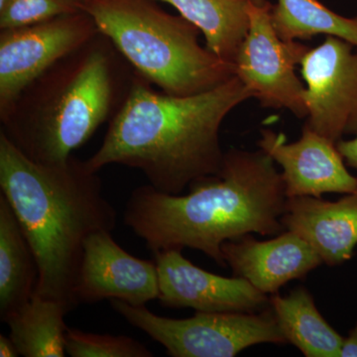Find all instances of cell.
Masks as SVG:
<instances>
[{
  "label": "cell",
  "instance_id": "cell-23",
  "mask_svg": "<svg viewBox=\"0 0 357 357\" xmlns=\"http://www.w3.org/2000/svg\"><path fill=\"white\" fill-rule=\"evenodd\" d=\"M340 357H357V324L345 337L340 349Z\"/></svg>",
  "mask_w": 357,
  "mask_h": 357
},
{
  "label": "cell",
  "instance_id": "cell-2",
  "mask_svg": "<svg viewBox=\"0 0 357 357\" xmlns=\"http://www.w3.org/2000/svg\"><path fill=\"white\" fill-rule=\"evenodd\" d=\"M275 164L260 148L230 149L220 172L195 182L189 194H166L149 184L136 188L124 222L153 253L189 248L227 266V241L285 231L281 218L288 198Z\"/></svg>",
  "mask_w": 357,
  "mask_h": 357
},
{
  "label": "cell",
  "instance_id": "cell-1",
  "mask_svg": "<svg viewBox=\"0 0 357 357\" xmlns=\"http://www.w3.org/2000/svg\"><path fill=\"white\" fill-rule=\"evenodd\" d=\"M249 98L252 93L236 76L211 91L180 96L156 91L136 74L102 145L86 162L96 172L112 164L137 169L157 191L182 194L220 172V126Z\"/></svg>",
  "mask_w": 357,
  "mask_h": 357
},
{
  "label": "cell",
  "instance_id": "cell-9",
  "mask_svg": "<svg viewBox=\"0 0 357 357\" xmlns=\"http://www.w3.org/2000/svg\"><path fill=\"white\" fill-rule=\"evenodd\" d=\"M305 79V126L333 142L357 134V47L326 36L300 63Z\"/></svg>",
  "mask_w": 357,
  "mask_h": 357
},
{
  "label": "cell",
  "instance_id": "cell-14",
  "mask_svg": "<svg viewBox=\"0 0 357 357\" xmlns=\"http://www.w3.org/2000/svg\"><path fill=\"white\" fill-rule=\"evenodd\" d=\"M281 222L285 230L306 241L323 263L337 266L351 259L357 245V192L335 202L288 198Z\"/></svg>",
  "mask_w": 357,
  "mask_h": 357
},
{
  "label": "cell",
  "instance_id": "cell-16",
  "mask_svg": "<svg viewBox=\"0 0 357 357\" xmlns=\"http://www.w3.org/2000/svg\"><path fill=\"white\" fill-rule=\"evenodd\" d=\"M270 306L288 344L306 357H340L344 337L328 325L311 293L297 287L288 295L273 294Z\"/></svg>",
  "mask_w": 357,
  "mask_h": 357
},
{
  "label": "cell",
  "instance_id": "cell-21",
  "mask_svg": "<svg viewBox=\"0 0 357 357\" xmlns=\"http://www.w3.org/2000/svg\"><path fill=\"white\" fill-rule=\"evenodd\" d=\"M81 10L79 0H8L0 9V30L37 24Z\"/></svg>",
  "mask_w": 357,
  "mask_h": 357
},
{
  "label": "cell",
  "instance_id": "cell-15",
  "mask_svg": "<svg viewBox=\"0 0 357 357\" xmlns=\"http://www.w3.org/2000/svg\"><path fill=\"white\" fill-rule=\"evenodd\" d=\"M39 269L20 223L0 194V319H7L36 292Z\"/></svg>",
  "mask_w": 357,
  "mask_h": 357
},
{
  "label": "cell",
  "instance_id": "cell-7",
  "mask_svg": "<svg viewBox=\"0 0 357 357\" xmlns=\"http://www.w3.org/2000/svg\"><path fill=\"white\" fill-rule=\"evenodd\" d=\"M272 8L267 0H248V31L237 52L234 72L262 107L288 109L306 119L305 86L296 66L310 48L279 36Z\"/></svg>",
  "mask_w": 357,
  "mask_h": 357
},
{
  "label": "cell",
  "instance_id": "cell-19",
  "mask_svg": "<svg viewBox=\"0 0 357 357\" xmlns=\"http://www.w3.org/2000/svg\"><path fill=\"white\" fill-rule=\"evenodd\" d=\"M272 20L279 36L285 41L326 35L357 47V17L333 13L319 0H278L272 8Z\"/></svg>",
  "mask_w": 357,
  "mask_h": 357
},
{
  "label": "cell",
  "instance_id": "cell-6",
  "mask_svg": "<svg viewBox=\"0 0 357 357\" xmlns=\"http://www.w3.org/2000/svg\"><path fill=\"white\" fill-rule=\"evenodd\" d=\"M110 306L173 357H234L253 345L288 344L271 306L256 312H196L188 319L158 316L116 299Z\"/></svg>",
  "mask_w": 357,
  "mask_h": 357
},
{
  "label": "cell",
  "instance_id": "cell-10",
  "mask_svg": "<svg viewBox=\"0 0 357 357\" xmlns=\"http://www.w3.org/2000/svg\"><path fill=\"white\" fill-rule=\"evenodd\" d=\"M159 294L155 261L129 255L114 241L112 231L102 230L86 238L74 291L77 306L112 299L146 306L158 300Z\"/></svg>",
  "mask_w": 357,
  "mask_h": 357
},
{
  "label": "cell",
  "instance_id": "cell-22",
  "mask_svg": "<svg viewBox=\"0 0 357 357\" xmlns=\"http://www.w3.org/2000/svg\"><path fill=\"white\" fill-rule=\"evenodd\" d=\"M337 146L345 163L357 171V134L354 139L338 141Z\"/></svg>",
  "mask_w": 357,
  "mask_h": 357
},
{
  "label": "cell",
  "instance_id": "cell-17",
  "mask_svg": "<svg viewBox=\"0 0 357 357\" xmlns=\"http://www.w3.org/2000/svg\"><path fill=\"white\" fill-rule=\"evenodd\" d=\"M199 28L206 48L234 65L248 31V0H159Z\"/></svg>",
  "mask_w": 357,
  "mask_h": 357
},
{
  "label": "cell",
  "instance_id": "cell-12",
  "mask_svg": "<svg viewBox=\"0 0 357 357\" xmlns=\"http://www.w3.org/2000/svg\"><path fill=\"white\" fill-rule=\"evenodd\" d=\"M258 146L281 167L287 198L357 192V178L347 171L337 143L307 126L300 139L292 143H287L284 134L263 129Z\"/></svg>",
  "mask_w": 357,
  "mask_h": 357
},
{
  "label": "cell",
  "instance_id": "cell-4",
  "mask_svg": "<svg viewBox=\"0 0 357 357\" xmlns=\"http://www.w3.org/2000/svg\"><path fill=\"white\" fill-rule=\"evenodd\" d=\"M135 75L98 32L20 93L0 115L1 131L33 161L62 163L112 119Z\"/></svg>",
  "mask_w": 357,
  "mask_h": 357
},
{
  "label": "cell",
  "instance_id": "cell-3",
  "mask_svg": "<svg viewBox=\"0 0 357 357\" xmlns=\"http://www.w3.org/2000/svg\"><path fill=\"white\" fill-rule=\"evenodd\" d=\"M98 173L73 155L62 163L33 161L0 130V190L36 258L35 294L69 312L77 307L74 291L86 238L116 227V210Z\"/></svg>",
  "mask_w": 357,
  "mask_h": 357
},
{
  "label": "cell",
  "instance_id": "cell-24",
  "mask_svg": "<svg viewBox=\"0 0 357 357\" xmlns=\"http://www.w3.org/2000/svg\"><path fill=\"white\" fill-rule=\"evenodd\" d=\"M18 356H20V352L10 337L0 335V356L16 357Z\"/></svg>",
  "mask_w": 357,
  "mask_h": 357
},
{
  "label": "cell",
  "instance_id": "cell-11",
  "mask_svg": "<svg viewBox=\"0 0 357 357\" xmlns=\"http://www.w3.org/2000/svg\"><path fill=\"white\" fill-rule=\"evenodd\" d=\"M159 277L158 300L164 307L196 312H256L270 307L266 294L241 277L211 273L192 264L182 250L154 253Z\"/></svg>",
  "mask_w": 357,
  "mask_h": 357
},
{
  "label": "cell",
  "instance_id": "cell-5",
  "mask_svg": "<svg viewBox=\"0 0 357 357\" xmlns=\"http://www.w3.org/2000/svg\"><path fill=\"white\" fill-rule=\"evenodd\" d=\"M81 6L136 74L164 93L197 95L236 76L234 65L202 46L197 26L153 0H84Z\"/></svg>",
  "mask_w": 357,
  "mask_h": 357
},
{
  "label": "cell",
  "instance_id": "cell-20",
  "mask_svg": "<svg viewBox=\"0 0 357 357\" xmlns=\"http://www.w3.org/2000/svg\"><path fill=\"white\" fill-rule=\"evenodd\" d=\"M66 351L72 357H152L144 344L126 335H98L68 328Z\"/></svg>",
  "mask_w": 357,
  "mask_h": 357
},
{
  "label": "cell",
  "instance_id": "cell-8",
  "mask_svg": "<svg viewBox=\"0 0 357 357\" xmlns=\"http://www.w3.org/2000/svg\"><path fill=\"white\" fill-rule=\"evenodd\" d=\"M98 31L86 11L0 32V115L28 86Z\"/></svg>",
  "mask_w": 357,
  "mask_h": 357
},
{
  "label": "cell",
  "instance_id": "cell-25",
  "mask_svg": "<svg viewBox=\"0 0 357 357\" xmlns=\"http://www.w3.org/2000/svg\"><path fill=\"white\" fill-rule=\"evenodd\" d=\"M79 1H81L82 3V2L84 1V0H79Z\"/></svg>",
  "mask_w": 357,
  "mask_h": 357
},
{
  "label": "cell",
  "instance_id": "cell-13",
  "mask_svg": "<svg viewBox=\"0 0 357 357\" xmlns=\"http://www.w3.org/2000/svg\"><path fill=\"white\" fill-rule=\"evenodd\" d=\"M222 250L234 276L246 279L266 295L278 292L291 280L305 278L323 263L316 250L290 230L265 241L248 234L223 243Z\"/></svg>",
  "mask_w": 357,
  "mask_h": 357
},
{
  "label": "cell",
  "instance_id": "cell-18",
  "mask_svg": "<svg viewBox=\"0 0 357 357\" xmlns=\"http://www.w3.org/2000/svg\"><path fill=\"white\" fill-rule=\"evenodd\" d=\"M69 310L56 300L34 296L6 319L9 337L24 357H64L65 317Z\"/></svg>",
  "mask_w": 357,
  "mask_h": 357
}]
</instances>
